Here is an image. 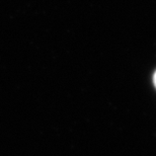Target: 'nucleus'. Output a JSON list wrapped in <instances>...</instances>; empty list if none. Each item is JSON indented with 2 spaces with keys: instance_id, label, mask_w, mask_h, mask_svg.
Returning <instances> with one entry per match:
<instances>
[{
  "instance_id": "f257e3e1",
  "label": "nucleus",
  "mask_w": 156,
  "mask_h": 156,
  "mask_svg": "<svg viewBox=\"0 0 156 156\" xmlns=\"http://www.w3.org/2000/svg\"><path fill=\"white\" fill-rule=\"evenodd\" d=\"M153 81H154V85H155V87H156V72H155V74H154V77H153Z\"/></svg>"
}]
</instances>
